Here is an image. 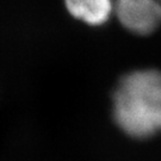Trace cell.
<instances>
[{
	"mask_svg": "<svg viewBox=\"0 0 161 161\" xmlns=\"http://www.w3.org/2000/svg\"><path fill=\"white\" fill-rule=\"evenodd\" d=\"M116 124L130 137L161 132V72L140 69L124 75L114 93Z\"/></svg>",
	"mask_w": 161,
	"mask_h": 161,
	"instance_id": "6da1fadb",
	"label": "cell"
},
{
	"mask_svg": "<svg viewBox=\"0 0 161 161\" xmlns=\"http://www.w3.org/2000/svg\"><path fill=\"white\" fill-rule=\"evenodd\" d=\"M64 6L72 17L92 26L105 24L114 13V0H64Z\"/></svg>",
	"mask_w": 161,
	"mask_h": 161,
	"instance_id": "3957f363",
	"label": "cell"
},
{
	"mask_svg": "<svg viewBox=\"0 0 161 161\" xmlns=\"http://www.w3.org/2000/svg\"><path fill=\"white\" fill-rule=\"evenodd\" d=\"M159 1H160V3H161V0H159Z\"/></svg>",
	"mask_w": 161,
	"mask_h": 161,
	"instance_id": "277c9868",
	"label": "cell"
},
{
	"mask_svg": "<svg viewBox=\"0 0 161 161\" xmlns=\"http://www.w3.org/2000/svg\"><path fill=\"white\" fill-rule=\"evenodd\" d=\"M114 13L132 34L149 35L161 25L159 0H114Z\"/></svg>",
	"mask_w": 161,
	"mask_h": 161,
	"instance_id": "7a4b0ae2",
	"label": "cell"
}]
</instances>
